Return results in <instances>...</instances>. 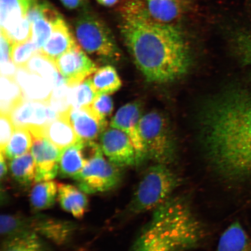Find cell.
<instances>
[{
  "label": "cell",
  "instance_id": "1",
  "mask_svg": "<svg viewBox=\"0 0 251 251\" xmlns=\"http://www.w3.org/2000/svg\"><path fill=\"white\" fill-rule=\"evenodd\" d=\"M201 140L214 171L224 180L251 177V90L228 86L200 112Z\"/></svg>",
  "mask_w": 251,
  "mask_h": 251
},
{
  "label": "cell",
  "instance_id": "2",
  "mask_svg": "<svg viewBox=\"0 0 251 251\" xmlns=\"http://www.w3.org/2000/svg\"><path fill=\"white\" fill-rule=\"evenodd\" d=\"M119 15L125 45L147 81L169 83L188 73L192 52L179 28L153 20L140 0H125L119 8Z\"/></svg>",
  "mask_w": 251,
  "mask_h": 251
},
{
  "label": "cell",
  "instance_id": "3",
  "mask_svg": "<svg viewBox=\"0 0 251 251\" xmlns=\"http://www.w3.org/2000/svg\"><path fill=\"white\" fill-rule=\"evenodd\" d=\"M206 233L187 198L172 196L153 210L130 251H188L199 247Z\"/></svg>",
  "mask_w": 251,
  "mask_h": 251
},
{
  "label": "cell",
  "instance_id": "4",
  "mask_svg": "<svg viewBox=\"0 0 251 251\" xmlns=\"http://www.w3.org/2000/svg\"><path fill=\"white\" fill-rule=\"evenodd\" d=\"M181 184V178L167 165L155 163L141 178L128 205V212L138 215L154 210L171 198Z\"/></svg>",
  "mask_w": 251,
  "mask_h": 251
},
{
  "label": "cell",
  "instance_id": "5",
  "mask_svg": "<svg viewBox=\"0 0 251 251\" xmlns=\"http://www.w3.org/2000/svg\"><path fill=\"white\" fill-rule=\"evenodd\" d=\"M74 25L75 39L88 54L107 61L120 60L121 52L111 30L92 10L83 9Z\"/></svg>",
  "mask_w": 251,
  "mask_h": 251
},
{
  "label": "cell",
  "instance_id": "6",
  "mask_svg": "<svg viewBox=\"0 0 251 251\" xmlns=\"http://www.w3.org/2000/svg\"><path fill=\"white\" fill-rule=\"evenodd\" d=\"M139 128L147 158L167 165L174 161L176 145L171 125L163 113L152 111L143 115Z\"/></svg>",
  "mask_w": 251,
  "mask_h": 251
},
{
  "label": "cell",
  "instance_id": "7",
  "mask_svg": "<svg viewBox=\"0 0 251 251\" xmlns=\"http://www.w3.org/2000/svg\"><path fill=\"white\" fill-rule=\"evenodd\" d=\"M102 150L91 159L83 170L74 179L78 187L86 194L105 192L114 189L120 184L121 168L104 158Z\"/></svg>",
  "mask_w": 251,
  "mask_h": 251
},
{
  "label": "cell",
  "instance_id": "8",
  "mask_svg": "<svg viewBox=\"0 0 251 251\" xmlns=\"http://www.w3.org/2000/svg\"><path fill=\"white\" fill-rule=\"evenodd\" d=\"M100 146L110 162L120 168L137 165L136 151L126 134L110 127L100 137Z\"/></svg>",
  "mask_w": 251,
  "mask_h": 251
},
{
  "label": "cell",
  "instance_id": "9",
  "mask_svg": "<svg viewBox=\"0 0 251 251\" xmlns=\"http://www.w3.org/2000/svg\"><path fill=\"white\" fill-rule=\"evenodd\" d=\"M142 116V106L140 102L127 103L118 109L109 125L110 127L123 131L129 137L136 151L137 165L148 158L139 128Z\"/></svg>",
  "mask_w": 251,
  "mask_h": 251
},
{
  "label": "cell",
  "instance_id": "10",
  "mask_svg": "<svg viewBox=\"0 0 251 251\" xmlns=\"http://www.w3.org/2000/svg\"><path fill=\"white\" fill-rule=\"evenodd\" d=\"M59 73L70 87L83 82L95 72L97 65L77 44L55 61Z\"/></svg>",
  "mask_w": 251,
  "mask_h": 251
},
{
  "label": "cell",
  "instance_id": "11",
  "mask_svg": "<svg viewBox=\"0 0 251 251\" xmlns=\"http://www.w3.org/2000/svg\"><path fill=\"white\" fill-rule=\"evenodd\" d=\"M59 115L48 102L25 99L11 112L10 117L15 128L29 130L43 128L55 120Z\"/></svg>",
  "mask_w": 251,
  "mask_h": 251
},
{
  "label": "cell",
  "instance_id": "12",
  "mask_svg": "<svg viewBox=\"0 0 251 251\" xmlns=\"http://www.w3.org/2000/svg\"><path fill=\"white\" fill-rule=\"evenodd\" d=\"M31 153L36 165L35 182L51 180L59 174L61 150L42 134L31 135Z\"/></svg>",
  "mask_w": 251,
  "mask_h": 251
},
{
  "label": "cell",
  "instance_id": "13",
  "mask_svg": "<svg viewBox=\"0 0 251 251\" xmlns=\"http://www.w3.org/2000/svg\"><path fill=\"white\" fill-rule=\"evenodd\" d=\"M67 118L81 141H94L100 138L108 126L90 105L79 108L71 107L67 112L59 114Z\"/></svg>",
  "mask_w": 251,
  "mask_h": 251
},
{
  "label": "cell",
  "instance_id": "14",
  "mask_svg": "<svg viewBox=\"0 0 251 251\" xmlns=\"http://www.w3.org/2000/svg\"><path fill=\"white\" fill-rule=\"evenodd\" d=\"M147 13L159 23L175 25L191 11L192 0H140Z\"/></svg>",
  "mask_w": 251,
  "mask_h": 251
},
{
  "label": "cell",
  "instance_id": "15",
  "mask_svg": "<svg viewBox=\"0 0 251 251\" xmlns=\"http://www.w3.org/2000/svg\"><path fill=\"white\" fill-rule=\"evenodd\" d=\"M76 45L74 34L61 17L53 25L51 36L40 52L55 62L59 56Z\"/></svg>",
  "mask_w": 251,
  "mask_h": 251
},
{
  "label": "cell",
  "instance_id": "16",
  "mask_svg": "<svg viewBox=\"0 0 251 251\" xmlns=\"http://www.w3.org/2000/svg\"><path fill=\"white\" fill-rule=\"evenodd\" d=\"M30 229L31 232L56 244H62L67 242L73 233L75 226L70 222L40 216L31 218Z\"/></svg>",
  "mask_w": 251,
  "mask_h": 251
},
{
  "label": "cell",
  "instance_id": "17",
  "mask_svg": "<svg viewBox=\"0 0 251 251\" xmlns=\"http://www.w3.org/2000/svg\"><path fill=\"white\" fill-rule=\"evenodd\" d=\"M15 80L20 86L25 99L48 102L52 88L48 81L24 68H18Z\"/></svg>",
  "mask_w": 251,
  "mask_h": 251
},
{
  "label": "cell",
  "instance_id": "18",
  "mask_svg": "<svg viewBox=\"0 0 251 251\" xmlns=\"http://www.w3.org/2000/svg\"><path fill=\"white\" fill-rule=\"evenodd\" d=\"M40 131L43 136L61 150L80 141L68 119L61 115L41 128Z\"/></svg>",
  "mask_w": 251,
  "mask_h": 251
},
{
  "label": "cell",
  "instance_id": "19",
  "mask_svg": "<svg viewBox=\"0 0 251 251\" xmlns=\"http://www.w3.org/2000/svg\"><path fill=\"white\" fill-rule=\"evenodd\" d=\"M57 199L61 208L77 219L82 218L89 208L85 193L71 184H58Z\"/></svg>",
  "mask_w": 251,
  "mask_h": 251
},
{
  "label": "cell",
  "instance_id": "20",
  "mask_svg": "<svg viewBox=\"0 0 251 251\" xmlns=\"http://www.w3.org/2000/svg\"><path fill=\"white\" fill-rule=\"evenodd\" d=\"M87 162L80 140L61 151L58 161V174L62 177L74 178L83 170Z\"/></svg>",
  "mask_w": 251,
  "mask_h": 251
},
{
  "label": "cell",
  "instance_id": "21",
  "mask_svg": "<svg viewBox=\"0 0 251 251\" xmlns=\"http://www.w3.org/2000/svg\"><path fill=\"white\" fill-rule=\"evenodd\" d=\"M24 68L45 78L51 84L52 89L62 84L67 83L59 73L55 62L40 51L31 57Z\"/></svg>",
  "mask_w": 251,
  "mask_h": 251
},
{
  "label": "cell",
  "instance_id": "22",
  "mask_svg": "<svg viewBox=\"0 0 251 251\" xmlns=\"http://www.w3.org/2000/svg\"><path fill=\"white\" fill-rule=\"evenodd\" d=\"M216 251H251V240L240 222H233L226 229Z\"/></svg>",
  "mask_w": 251,
  "mask_h": 251
},
{
  "label": "cell",
  "instance_id": "23",
  "mask_svg": "<svg viewBox=\"0 0 251 251\" xmlns=\"http://www.w3.org/2000/svg\"><path fill=\"white\" fill-rule=\"evenodd\" d=\"M58 184L51 180L36 182L30 194L31 208L40 211L51 208L58 197Z\"/></svg>",
  "mask_w": 251,
  "mask_h": 251
},
{
  "label": "cell",
  "instance_id": "24",
  "mask_svg": "<svg viewBox=\"0 0 251 251\" xmlns=\"http://www.w3.org/2000/svg\"><path fill=\"white\" fill-rule=\"evenodd\" d=\"M35 0H0L1 30L5 31L26 17L28 10Z\"/></svg>",
  "mask_w": 251,
  "mask_h": 251
},
{
  "label": "cell",
  "instance_id": "25",
  "mask_svg": "<svg viewBox=\"0 0 251 251\" xmlns=\"http://www.w3.org/2000/svg\"><path fill=\"white\" fill-rule=\"evenodd\" d=\"M9 168L15 181L23 187H27L35 181L36 165L31 153L9 160Z\"/></svg>",
  "mask_w": 251,
  "mask_h": 251
},
{
  "label": "cell",
  "instance_id": "26",
  "mask_svg": "<svg viewBox=\"0 0 251 251\" xmlns=\"http://www.w3.org/2000/svg\"><path fill=\"white\" fill-rule=\"evenodd\" d=\"M25 97L15 78L1 76L0 84V111L1 114L9 115Z\"/></svg>",
  "mask_w": 251,
  "mask_h": 251
},
{
  "label": "cell",
  "instance_id": "27",
  "mask_svg": "<svg viewBox=\"0 0 251 251\" xmlns=\"http://www.w3.org/2000/svg\"><path fill=\"white\" fill-rule=\"evenodd\" d=\"M90 78L97 94H111L117 92L122 87L121 78L115 68L111 65L97 69Z\"/></svg>",
  "mask_w": 251,
  "mask_h": 251
},
{
  "label": "cell",
  "instance_id": "28",
  "mask_svg": "<svg viewBox=\"0 0 251 251\" xmlns=\"http://www.w3.org/2000/svg\"><path fill=\"white\" fill-rule=\"evenodd\" d=\"M2 251H50L39 235L27 232L7 238Z\"/></svg>",
  "mask_w": 251,
  "mask_h": 251
},
{
  "label": "cell",
  "instance_id": "29",
  "mask_svg": "<svg viewBox=\"0 0 251 251\" xmlns=\"http://www.w3.org/2000/svg\"><path fill=\"white\" fill-rule=\"evenodd\" d=\"M32 142V136L29 129L26 128H16L3 153L8 160L17 158L29 152Z\"/></svg>",
  "mask_w": 251,
  "mask_h": 251
},
{
  "label": "cell",
  "instance_id": "30",
  "mask_svg": "<svg viewBox=\"0 0 251 251\" xmlns=\"http://www.w3.org/2000/svg\"><path fill=\"white\" fill-rule=\"evenodd\" d=\"M30 218L20 214H5L0 218V232L5 239L15 235L31 232Z\"/></svg>",
  "mask_w": 251,
  "mask_h": 251
},
{
  "label": "cell",
  "instance_id": "31",
  "mask_svg": "<svg viewBox=\"0 0 251 251\" xmlns=\"http://www.w3.org/2000/svg\"><path fill=\"white\" fill-rule=\"evenodd\" d=\"M97 96L90 76L83 82L70 87L68 100L72 107L79 108L92 104Z\"/></svg>",
  "mask_w": 251,
  "mask_h": 251
},
{
  "label": "cell",
  "instance_id": "32",
  "mask_svg": "<svg viewBox=\"0 0 251 251\" xmlns=\"http://www.w3.org/2000/svg\"><path fill=\"white\" fill-rule=\"evenodd\" d=\"M232 46L238 59L251 67V42L247 29H237L231 35Z\"/></svg>",
  "mask_w": 251,
  "mask_h": 251
},
{
  "label": "cell",
  "instance_id": "33",
  "mask_svg": "<svg viewBox=\"0 0 251 251\" xmlns=\"http://www.w3.org/2000/svg\"><path fill=\"white\" fill-rule=\"evenodd\" d=\"M35 44L30 39L12 46V59L18 68H25L32 56L39 52Z\"/></svg>",
  "mask_w": 251,
  "mask_h": 251
},
{
  "label": "cell",
  "instance_id": "34",
  "mask_svg": "<svg viewBox=\"0 0 251 251\" xmlns=\"http://www.w3.org/2000/svg\"><path fill=\"white\" fill-rule=\"evenodd\" d=\"M54 24L45 18L39 19L31 24V39L39 51L51 36Z\"/></svg>",
  "mask_w": 251,
  "mask_h": 251
},
{
  "label": "cell",
  "instance_id": "35",
  "mask_svg": "<svg viewBox=\"0 0 251 251\" xmlns=\"http://www.w3.org/2000/svg\"><path fill=\"white\" fill-rule=\"evenodd\" d=\"M14 44L24 42L31 39V24L27 17L23 19L5 31H2Z\"/></svg>",
  "mask_w": 251,
  "mask_h": 251
},
{
  "label": "cell",
  "instance_id": "36",
  "mask_svg": "<svg viewBox=\"0 0 251 251\" xmlns=\"http://www.w3.org/2000/svg\"><path fill=\"white\" fill-rule=\"evenodd\" d=\"M90 106L103 122L108 123L106 119L111 115L114 108V102L110 94H97Z\"/></svg>",
  "mask_w": 251,
  "mask_h": 251
},
{
  "label": "cell",
  "instance_id": "37",
  "mask_svg": "<svg viewBox=\"0 0 251 251\" xmlns=\"http://www.w3.org/2000/svg\"><path fill=\"white\" fill-rule=\"evenodd\" d=\"M15 126L10 115L1 114L0 119V147L1 152H4L14 132Z\"/></svg>",
  "mask_w": 251,
  "mask_h": 251
},
{
  "label": "cell",
  "instance_id": "38",
  "mask_svg": "<svg viewBox=\"0 0 251 251\" xmlns=\"http://www.w3.org/2000/svg\"><path fill=\"white\" fill-rule=\"evenodd\" d=\"M13 43L9 39L4 33L1 31L0 36V62L1 64L11 62L12 59V49Z\"/></svg>",
  "mask_w": 251,
  "mask_h": 251
},
{
  "label": "cell",
  "instance_id": "39",
  "mask_svg": "<svg viewBox=\"0 0 251 251\" xmlns=\"http://www.w3.org/2000/svg\"><path fill=\"white\" fill-rule=\"evenodd\" d=\"M14 62L11 61L0 65L1 76L15 78L17 74V69Z\"/></svg>",
  "mask_w": 251,
  "mask_h": 251
},
{
  "label": "cell",
  "instance_id": "40",
  "mask_svg": "<svg viewBox=\"0 0 251 251\" xmlns=\"http://www.w3.org/2000/svg\"><path fill=\"white\" fill-rule=\"evenodd\" d=\"M63 5L69 9L83 8L87 0H60Z\"/></svg>",
  "mask_w": 251,
  "mask_h": 251
},
{
  "label": "cell",
  "instance_id": "41",
  "mask_svg": "<svg viewBox=\"0 0 251 251\" xmlns=\"http://www.w3.org/2000/svg\"><path fill=\"white\" fill-rule=\"evenodd\" d=\"M6 157L4 153L1 152L0 156V177L1 180L6 177L8 174V165L6 162Z\"/></svg>",
  "mask_w": 251,
  "mask_h": 251
},
{
  "label": "cell",
  "instance_id": "42",
  "mask_svg": "<svg viewBox=\"0 0 251 251\" xmlns=\"http://www.w3.org/2000/svg\"><path fill=\"white\" fill-rule=\"evenodd\" d=\"M100 4L106 6V7H111L117 4L119 0H97Z\"/></svg>",
  "mask_w": 251,
  "mask_h": 251
},
{
  "label": "cell",
  "instance_id": "43",
  "mask_svg": "<svg viewBox=\"0 0 251 251\" xmlns=\"http://www.w3.org/2000/svg\"><path fill=\"white\" fill-rule=\"evenodd\" d=\"M248 31H249V36L251 42V31H249V30H248Z\"/></svg>",
  "mask_w": 251,
  "mask_h": 251
}]
</instances>
